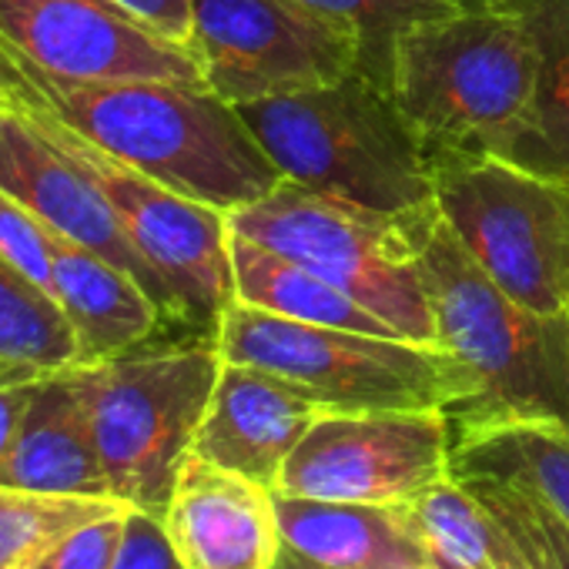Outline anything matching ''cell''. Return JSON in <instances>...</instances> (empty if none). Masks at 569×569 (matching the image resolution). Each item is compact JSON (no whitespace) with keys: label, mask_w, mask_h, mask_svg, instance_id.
<instances>
[{"label":"cell","mask_w":569,"mask_h":569,"mask_svg":"<svg viewBox=\"0 0 569 569\" xmlns=\"http://www.w3.org/2000/svg\"><path fill=\"white\" fill-rule=\"evenodd\" d=\"M0 78L158 184L224 214L284 181L234 104L204 84L64 81L0 44Z\"/></svg>","instance_id":"1"},{"label":"cell","mask_w":569,"mask_h":569,"mask_svg":"<svg viewBox=\"0 0 569 569\" xmlns=\"http://www.w3.org/2000/svg\"><path fill=\"white\" fill-rule=\"evenodd\" d=\"M419 261L439 346L472 382V396L446 412L452 439L516 422L569 429V312L506 296L439 211L422 228Z\"/></svg>","instance_id":"2"},{"label":"cell","mask_w":569,"mask_h":569,"mask_svg":"<svg viewBox=\"0 0 569 569\" xmlns=\"http://www.w3.org/2000/svg\"><path fill=\"white\" fill-rule=\"evenodd\" d=\"M386 88L426 154L519 161L536 104V51L519 11L456 8L406 28Z\"/></svg>","instance_id":"3"},{"label":"cell","mask_w":569,"mask_h":569,"mask_svg":"<svg viewBox=\"0 0 569 569\" xmlns=\"http://www.w3.org/2000/svg\"><path fill=\"white\" fill-rule=\"evenodd\" d=\"M238 111L289 181L386 214L436 211L432 161L376 78L359 71Z\"/></svg>","instance_id":"4"},{"label":"cell","mask_w":569,"mask_h":569,"mask_svg":"<svg viewBox=\"0 0 569 569\" xmlns=\"http://www.w3.org/2000/svg\"><path fill=\"white\" fill-rule=\"evenodd\" d=\"M221 372L214 336L144 342L74 366L111 496L164 516Z\"/></svg>","instance_id":"5"},{"label":"cell","mask_w":569,"mask_h":569,"mask_svg":"<svg viewBox=\"0 0 569 569\" xmlns=\"http://www.w3.org/2000/svg\"><path fill=\"white\" fill-rule=\"evenodd\" d=\"M432 214H386L284 178L231 211L228 228L322 274L402 339L439 346L419 261V238Z\"/></svg>","instance_id":"6"},{"label":"cell","mask_w":569,"mask_h":569,"mask_svg":"<svg viewBox=\"0 0 569 569\" xmlns=\"http://www.w3.org/2000/svg\"><path fill=\"white\" fill-rule=\"evenodd\" d=\"M214 342L224 362L289 379L329 412H449L472 396L466 369L442 346L292 322L241 302L221 316Z\"/></svg>","instance_id":"7"},{"label":"cell","mask_w":569,"mask_h":569,"mask_svg":"<svg viewBox=\"0 0 569 569\" xmlns=\"http://www.w3.org/2000/svg\"><path fill=\"white\" fill-rule=\"evenodd\" d=\"M436 211L516 302L569 312V181L492 154H436Z\"/></svg>","instance_id":"8"},{"label":"cell","mask_w":569,"mask_h":569,"mask_svg":"<svg viewBox=\"0 0 569 569\" xmlns=\"http://www.w3.org/2000/svg\"><path fill=\"white\" fill-rule=\"evenodd\" d=\"M0 84L41 118V124L101 188L141 258L164 281L174 302L178 326L214 336L221 316L238 302L228 214L158 184L154 178L141 174L138 168L118 161L114 154L88 141L81 131L58 121L38 101L14 91L4 78H0Z\"/></svg>","instance_id":"9"},{"label":"cell","mask_w":569,"mask_h":569,"mask_svg":"<svg viewBox=\"0 0 569 569\" xmlns=\"http://www.w3.org/2000/svg\"><path fill=\"white\" fill-rule=\"evenodd\" d=\"M204 84L228 104L296 94L366 74L362 34L299 0H191Z\"/></svg>","instance_id":"10"},{"label":"cell","mask_w":569,"mask_h":569,"mask_svg":"<svg viewBox=\"0 0 569 569\" xmlns=\"http://www.w3.org/2000/svg\"><path fill=\"white\" fill-rule=\"evenodd\" d=\"M449 476L452 429L442 409L326 412L284 459L274 492L409 506Z\"/></svg>","instance_id":"11"},{"label":"cell","mask_w":569,"mask_h":569,"mask_svg":"<svg viewBox=\"0 0 569 569\" xmlns=\"http://www.w3.org/2000/svg\"><path fill=\"white\" fill-rule=\"evenodd\" d=\"M0 44L64 81L204 84L188 44L114 0H0Z\"/></svg>","instance_id":"12"},{"label":"cell","mask_w":569,"mask_h":569,"mask_svg":"<svg viewBox=\"0 0 569 569\" xmlns=\"http://www.w3.org/2000/svg\"><path fill=\"white\" fill-rule=\"evenodd\" d=\"M0 188L34 211L51 231L94 248L134 274L144 292L161 306L164 319L178 326L164 281L141 258L101 188L41 124V118L4 84H0Z\"/></svg>","instance_id":"13"},{"label":"cell","mask_w":569,"mask_h":569,"mask_svg":"<svg viewBox=\"0 0 569 569\" xmlns=\"http://www.w3.org/2000/svg\"><path fill=\"white\" fill-rule=\"evenodd\" d=\"M329 409L268 369L224 362L194 436V456L274 489L284 459Z\"/></svg>","instance_id":"14"},{"label":"cell","mask_w":569,"mask_h":569,"mask_svg":"<svg viewBox=\"0 0 569 569\" xmlns=\"http://www.w3.org/2000/svg\"><path fill=\"white\" fill-rule=\"evenodd\" d=\"M161 519L184 569H271L281 552L274 489L194 452Z\"/></svg>","instance_id":"15"},{"label":"cell","mask_w":569,"mask_h":569,"mask_svg":"<svg viewBox=\"0 0 569 569\" xmlns=\"http://www.w3.org/2000/svg\"><path fill=\"white\" fill-rule=\"evenodd\" d=\"M0 486L48 496H111L74 366L34 382L18 439L0 459Z\"/></svg>","instance_id":"16"},{"label":"cell","mask_w":569,"mask_h":569,"mask_svg":"<svg viewBox=\"0 0 569 569\" xmlns=\"http://www.w3.org/2000/svg\"><path fill=\"white\" fill-rule=\"evenodd\" d=\"M54 299L78 339V366L151 342L168 322L144 284L94 248L51 231Z\"/></svg>","instance_id":"17"},{"label":"cell","mask_w":569,"mask_h":569,"mask_svg":"<svg viewBox=\"0 0 569 569\" xmlns=\"http://www.w3.org/2000/svg\"><path fill=\"white\" fill-rule=\"evenodd\" d=\"M281 542L332 569H432L406 506L326 502L274 492Z\"/></svg>","instance_id":"18"},{"label":"cell","mask_w":569,"mask_h":569,"mask_svg":"<svg viewBox=\"0 0 569 569\" xmlns=\"http://www.w3.org/2000/svg\"><path fill=\"white\" fill-rule=\"evenodd\" d=\"M231 271H234V299L258 312L292 319V322H309V326L402 339L382 316L369 312L362 302L336 289L322 274L234 231H231Z\"/></svg>","instance_id":"19"},{"label":"cell","mask_w":569,"mask_h":569,"mask_svg":"<svg viewBox=\"0 0 569 569\" xmlns=\"http://www.w3.org/2000/svg\"><path fill=\"white\" fill-rule=\"evenodd\" d=\"M536 51V104L519 168L569 181V0H509Z\"/></svg>","instance_id":"20"},{"label":"cell","mask_w":569,"mask_h":569,"mask_svg":"<svg viewBox=\"0 0 569 569\" xmlns=\"http://www.w3.org/2000/svg\"><path fill=\"white\" fill-rule=\"evenodd\" d=\"M452 476H496L536 492L569 522V429L516 422L452 439Z\"/></svg>","instance_id":"21"},{"label":"cell","mask_w":569,"mask_h":569,"mask_svg":"<svg viewBox=\"0 0 569 569\" xmlns=\"http://www.w3.org/2000/svg\"><path fill=\"white\" fill-rule=\"evenodd\" d=\"M78 366V339L58 299L0 258V386Z\"/></svg>","instance_id":"22"},{"label":"cell","mask_w":569,"mask_h":569,"mask_svg":"<svg viewBox=\"0 0 569 569\" xmlns=\"http://www.w3.org/2000/svg\"><path fill=\"white\" fill-rule=\"evenodd\" d=\"M406 512L426 546L459 569H522L492 516L456 476L422 492Z\"/></svg>","instance_id":"23"},{"label":"cell","mask_w":569,"mask_h":569,"mask_svg":"<svg viewBox=\"0 0 569 569\" xmlns=\"http://www.w3.org/2000/svg\"><path fill=\"white\" fill-rule=\"evenodd\" d=\"M124 506L114 496H48L0 486V569H34L61 536Z\"/></svg>","instance_id":"24"},{"label":"cell","mask_w":569,"mask_h":569,"mask_svg":"<svg viewBox=\"0 0 569 569\" xmlns=\"http://www.w3.org/2000/svg\"><path fill=\"white\" fill-rule=\"evenodd\" d=\"M492 516L522 569H569V522L536 492L496 476H456Z\"/></svg>","instance_id":"25"},{"label":"cell","mask_w":569,"mask_h":569,"mask_svg":"<svg viewBox=\"0 0 569 569\" xmlns=\"http://www.w3.org/2000/svg\"><path fill=\"white\" fill-rule=\"evenodd\" d=\"M299 4L322 11L329 18H339L362 34L366 54H369L366 74L376 78L382 88L389 78V58H392L396 38L426 18H439L459 8L452 0H299Z\"/></svg>","instance_id":"26"},{"label":"cell","mask_w":569,"mask_h":569,"mask_svg":"<svg viewBox=\"0 0 569 569\" xmlns=\"http://www.w3.org/2000/svg\"><path fill=\"white\" fill-rule=\"evenodd\" d=\"M0 258L54 296L51 228L4 188H0Z\"/></svg>","instance_id":"27"},{"label":"cell","mask_w":569,"mask_h":569,"mask_svg":"<svg viewBox=\"0 0 569 569\" xmlns=\"http://www.w3.org/2000/svg\"><path fill=\"white\" fill-rule=\"evenodd\" d=\"M128 509L131 506L71 529L34 562V569H111L124 536Z\"/></svg>","instance_id":"28"},{"label":"cell","mask_w":569,"mask_h":569,"mask_svg":"<svg viewBox=\"0 0 569 569\" xmlns=\"http://www.w3.org/2000/svg\"><path fill=\"white\" fill-rule=\"evenodd\" d=\"M111 569H184L161 516L128 509L124 536Z\"/></svg>","instance_id":"29"},{"label":"cell","mask_w":569,"mask_h":569,"mask_svg":"<svg viewBox=\"0 0 569 569\" xmlns=\"http://www.w3.org/2000/svg\"><path fill=\"white\" fill-rule=\"evenodd\" d=\"M114 4L128 8L158 34L178 44L191 41V0H114Z\"/></svg>","instance_id":"30"},{"label":"cell","mask_w":569,"mask_h":569,"mask_svg":"<svg viewBox=\"0 0 569 569\" xmlns=\"http://www.w3.org/2000/svg\"><path fill=\"white\" fill-rule=\"evenodd\" d=\"M31 389H34V382L0 386V459L8 456V449L18 439V429H21L28 402H31Z\"/></svg>","instance_id":"31"},{"label":"cell","mask_w":569,"mask_h":569,"mask_svg":"<svg viewBox=\"0 0 569 569\" xmlns=\"http://www.w3.org/2000/svg\"><path fill=\"white\" fill-rule=\"evenodd\" d=\"M271 569H332V566L312 562V559L299 556L296 549H289V546L281 542V552H278V559H274V566H271Z\"/></svg>","instance_id":"32"},{"label":"cell","mask_w":569,"mask_h":569,"mask_svg":"<svg viewBox=\"0 0 569 569\" xmlns=\"http://www.w3.org/2000/svg\"><path fill=\"white\" fill-rule=\"evenodd\" d=\"M459 8H486V4H502V0H452Z\"/></svg>","instance_id":"33"},{"label":"cell","mask_w":569,"mask_h":569,"mask_svg":"<svg viewBox=\"0 0 569 569\" xmlns=\"http://www.w3.org/2000/svg\"><path fill=\"white\" fill-rule=\"evenodd\" d=\"M432 556H436V552H432ZM432 569H459V566H452V562H446V559H439V556H436Z\"/></svg>","instance_id":"34"}]
</instances>
